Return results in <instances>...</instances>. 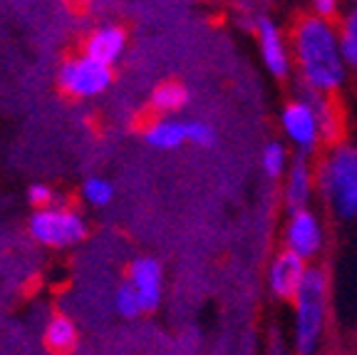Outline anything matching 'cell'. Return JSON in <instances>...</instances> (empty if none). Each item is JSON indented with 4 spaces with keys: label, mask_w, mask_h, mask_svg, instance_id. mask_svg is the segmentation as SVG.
Returning a JSON list of instances; mask_svg holds the SVG:
<instances>
[{
    "label": "cell",
    "mask_w": 357,
    "mask_h": 355,
    "mask_svg": "<svg viewBox=\"0 0 357 355\" xmlns=\"http://www.w3.org/2000/svg\"><path fill=\"white\" fill-rule=\"evenodd\" d=\"M293 50L301 73V85L333 94L347 78V62L342 55L340 33L333 22L318 15H305L293 30Z\"/></svg>",
    "instance_id": "obj_1"
},
{
    "label": "cell",
    "mask_w": 357,
    "mask_h": 355,
    "mask_svg": "<svg viewBox=\"0 0 357 355\" xmlns=\"http://www.w3.org/2000/svg\"><path fill=\"white\" fill-rule=\"evenodd\" d=\"M328 276L323 268L310 266L293 298V350L296 355H315L328 323Z\"/></svg>",
    "instance_id": "obj_2"
},
{
    "label": "cell",
    "mask_w": 357,
    "mask_h": 355,
    "mask_svg": "<svg viewBox=\"0 0 357 355\" xmlns=\"http://www.w3.org/2000/svg\"><path fill=\"white\" fill-rule=\"evenodd\" d=\"M318 187L333 211L342 219L357 217V150L337 145L318 169Z\"/></svg>",
    "instance_id": "obj_3"
},
{
    "label": "cell",
    "mask_w": 357,
    "mask_h": 355,
    "mask_svg": "<svg viewBox=\"0 0 357 355\" xmlns=\"http://www.w3.org/2000/svg\"><path fill=\"white\" fill-rule=\"evenodd\" d=\"M30 233L45 246L65 249L87 236V224L67 209H38L30 219Z\"/></svg>",
    "instance_id": "obj_4"
},
{
    "label": "cell",
    "mask_w": 357,
    "mask_h": 355,
    "mask_svg": "<svg viewBox=\"0 0 357 355\" xmlns=\"http://www.w3.org/2000/svg\"><path fill=\"white\" fill-rule=\"evenodd\" d=\"M57 82L67 94L75 97H95L105 92L112 82V65L95 60V57H75L67 60L57 73Z\"/></svg>",
    "instance_id": "obj_5"
},
{
    "label": "cell",
    "mask_w": 357,
    "mask_h": 355,
    "mask_svg": "<svg viewBox=\"0 0 357 355\" xmlns=\"http://www.w3.org/2000/svg\"><path fill=\"white\" fill-rule=\"evenodd\" d=\"M280 124H283V132H285V137L290 139V145L298 150V154L310 157L312 152L318 150L323 132H320L315 110H312L303 97H296V100L283 107V112H280Z\"/></svg>",
    "instance_id": "obj_6"
},
{
    "label": "cell",
    "mask_w": 357,
    "mask_h": 355,
    "mask_svg": "<svg viewBox=\"0 0 357 355\" xmlns=\"http://www.w3.org/2000/svg\"><path fill=\"white\" fill-rule=\"evenodd\" d=\"M323 224L310 209L290 214L285 224V249L310 261L323 249Z\"/></svg>",
    "instance_id": "obj_7"
},
{
    "label": "cell",
    "mask_w": 357,
    "mask_h": 355,
    "mask_svg": "<svg viewBox=\"0 0 357 355\" xmlns=\"http://www.w3.org/2000/svg\"><path fill=\"white\" fill-rule=\"evenodd\" d=\"M307 261L293 251H280L268 268V291L278 300H293L307 273Z\"/></svg>",
    "instance_id": "obj_8"
},
{
    "label": "cell",
    "mask_w": 357,
    "mask_h": 355,
    "mask_svg": "<svg viewBox=\"0 0 357 355\" xmlns=\"http://www.w3.org/2000/svg\"><path fill=\"white\" fill-rule=\"evenodd\" d=\"M256 38L258 48H261V57L266 70L273 78L283 80L290 75V55H288V45L283 40V33L275 25L271 17H258L256 22Z\"/></svg>",
    "instance_id": "obj_9"
},
{
    "label": "cell",
    "mask_w": 357,
    "mask_h": 355,
    "mask_svg": "<svg viewBox=\"0 0 357 355\" xmlns=\"http://www.w3.org/2000/svg\"><path fill=\"white\" fill-rule=\"evenodd\" d=\"M129 283H132V289L137 291L142 300V308L144 313L156 311V305L162 303V266L156 259H137V261L129 266Z\"/></svg>",
    "instance_id": "obj_10"
},
{
    "label": "cell",
    "mask_w": 357,
    "mask_h": 355,
    "mask_svg": "<svg viewBox=\"0 0 357 355\" xmlns=\"http://www.w3.org/2000/svg\"><path fill=\"white\" fill-rule=\"evenodd\" d=\"M312 196V167L305 154H296L285 172V187H283V201L288 214L307 209Z\"/></svg>",
    "instance_id": "obj_11"
},
{
    "label": "cell",
    "mask_w": 357,
    "mask_h": 355,
    "mask_svg": "<svg viewBox=\"0 0 357 355\" xmlns=\"http://www.w3.org/2000/svg\"><path fill=\"white\" fill-rule=\"evenodd\" d=\"M122 52H124V33L119 28H112V25L95 30L92 38L87 40V55L105 62V65L117 62Z\"/></svg>",
    "instance_id": "obj_12"
},
{
    "label": "cell",
    "mask_w": 357,
    "mask_h": 355,
    "mask_svg": "<svg viewBox=\"0 0 357 355\" xmlns=\"http://www.w3.org/2000/svg\"><path fill=\"white\" fill-rule=\"evenodd\" d=\"M298 97H303V100L315 110V117H318L323 139H330V142L337 139V134H340V127H337V112H335V105L330 102L328 94L301 85V94H298Z\"/></svg>",
    "instance_id": "obj_13"
},
{
    "label": "cell",
    "mask_w": 357,
    "mask_h": 355,
    "mask_svg": "<svg viewBox=\"0 0 357 355\" xmlns=\"http://www.w3.org/2000/svg\"><path fill=\"white\" fill-rule=\"evenodd\" d=\"M144 137L156 150H176L184 142H189V129H186V122H178V119H156L146 129Z\"/></svg>",
    "instance_id": "obj_14"
},
{
    "label": "cell",
    "mask_w": 357,
    "mask_h": 355,
    "mask_svg": "<svg viewBox=\"0 0 357 355\" xmlns=\"http://www.w3.org/2000/svg\"><path fill=\"white\" fill-rule=\"evenodd\" d=\"M45 340L52 350L57 353H65L70 350L75 343H77V328L70 318L65 316H55L50 323H47V331H45Z\"/></svg>",
    "instance_id": "obj_15"
},
{
    "label": "cell",
    "mask_w": 357,
    "mask_h": 355,
    "mask_svg": "<svg viewBox=\"0 0 357 355\" xmlns=\"http://www.w3.org/2000/svg\"><path fill=\"white\" fill-rule=\"evenodd\" d=\"M261 167L268 179H280L288 172L290 161H288V150H285L283 142H268L261 157Z\"/></svg>",
    "instance_id": "obj_16"
},
{
    "label": "cell",
    "mask_w": 357,
    "mask_h": 355,
    "mask_svg": "<svg viewBox=\"0 0 357 355\" xmlns=\"http://www.w3.org/2000/svg\"><path fill=\"white\" fill-rule=\"evenodd\" d=\"M340 45H342V55H345L347 67L357 73V6L342 17Z\"/></svg>",
    "instance_id": "obj_17"
},
{
    "label": "cell",
    "mask_w": 357,
    "mask_h": 355,
    "mask_svg": "<svg viewBox=\"0 0 357 355\" xmlns=\"http://www.w3.org/2000/svg\"><path fill=\"white\" fill-rule=\"evenodd\" d=\"M156 110L162 112H176L178 107L186 105V89L176 82H164L154 89V97H151Z\"/></svg>",
    "instance_id": "obj_18"
},
{
    "label": "cell",
    "mask_w": 357,
    "mask_h": 355,
    "mask_svg": "<svg viewBox=\"0 0 357 355\" xmlns=\"http://www.w3.org/2000/svg\"><path fill=\"white\" fill-rule=\"evenodd\" d=\"M114 308H117L119 316L124 318H137L139 313H144L142 308V300L137 296V291L132 289V283H122L117 289V296H114Z\"/></svg>",
    "instance_id": "obj_19"
},
{
    "label": "cell",
    "mask_w": 357,
    "mask_h": 355,
    "mask_svg": "<svg viewBox=\"0 0 357 355\" xmlns=\"http://www.w3.org/2000/svg\"><path fill=\"white\" fill-rule=\"evenodd\" d=\"M82 194L92 206H107L112 201V196H114V189H112V184L107 182V179L92 177V179H87V182H84Z\"/></svg>",
    "instance_id": "obj_20"
},
{
    "label": "cell",
    "mask_w": 357,
    "mask_h": 355,
    "mask_svg": "<svg viewBox=\"0 0 357 355\" xmlns=\"http://www.w3.org/2000/svg\"><path fill=\"white\" fill-rule=\"evenodd\" d=\"M186 129H189V142L199 147H211L216 142V132L208 122L204 119H196V122H186Z\"/></svg>",
    "instance_id": "obj_21"
},
{
    "label": "cell",
    "mask_w": 357,
    "mask_h": 355,
    "mask_svg": "<svg viewBox=\"0 0 357 355\" xmlns=\"http://www.w3.org/2000/svg\"><path fill=\"white\" fill-rule=\"evenodd\" d=\"M312 3V13L323 20H333L340 10V0H310Z\"/></svg>",
    "instance_id": "obj_22"
},
{
    "label": "cell",
    "mask_w": 357,
    "mask_h": 355,
    "mask_svg": "<svg viewBox=\"0 0 357 355\" xmlns=\"http://www.w3.org/2000/svg\"><path fill=\"white\" fill-rule=\"evenodd\" d=\"M266 355H296V350H293V343H288V340L275 331V333L271 335V340H268Z\"/></svg>",
    "instance_id": "obj_23"
},
{
    "label": "cell",
    "mask_w": 357,
    "mask_h": 355,
    "mask_svg": "<svg viewBox=\"0 0 357 355\" xmlns=\"http://www.w3.org/2000/svg\"><path fill=\"white\" fill-rule=\"evenodd\" d=\"M28 194H30V201H33L35 206H45L47 201H50L52 191L47 187H45V184H33Z\"/></svg>",
    "instance_id": "obj_24"
},
{
    "label": "cell",
    "mask_w": 357,
    "mask_h": 355,
    "mask_svg": "<svg viewBox=\"0 0 357 355\" xmlns=\"http://www.w3.org/2000/svg\"><path fill=\"white\" fill-rule=\"evenodd\" d=\"M73 3H79V0H73Z\"/></svg>",
    "instance_id": "obj_25"
},
{
    "label": "cell",
    "mask_w": 357,
    "mask_h": 355,
    "mask_svg": "<svg viewBox=\"0 0 357 355\" xmlns=\"http://www.w3.org/2000/svg\"><path fill=\"white\" fill-rule=\"evenodd\" d=\"M352 3H355V6H357V0H352Z\"/></svg>",
    "instance_id": "obj_26"
},
{
    "label": "cell",
    "mask_w": 357,
    "mask_h": 355,
    "mask_svg": "<svg viewBox=\"0 0 357 355\" xmlns=\"http://www.w3.org/2000/svg\"><path fill=\"white\" fill-rule=\"evenodd\" d=\"M355 219H357V217H355Z\"/></svg>",
    "instance_id": "obj_27"
}]
</instances>
